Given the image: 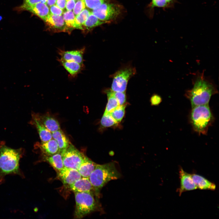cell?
<instances>
[{"label": "cell", "mask_w": 219, "mask_h": 219, "mask_svg": "<svg viewBox=\"0 0 219 219\" xmlns=\"http://www.w3.org/2000/svg\"><path fill=\"white\" fill-rule=\"evenodd\" d=\"M203 72H197L192 79L193 87L186 91L185 96L189 100L192 108L209 104L211 96L218 93L217 86Z\"/></svg>", "instance_id": "1"}, {"label": "cell", "mask_w": 219, "mask_h": 219, "mask_svg": "<svg viewBox=\"0 0 219 219\" xmlns=\"http://www.w3.org/2000/svg\"><path fill=\"white\" fill-rule=\"evenodd\" d=\"M23 153L21 149H14L5 145L0 146V184L9 174L23 176L19 168V162Z\"/></svg>", "instance_id": "2"}, {"label": "cell", "mask_w": 219, "mask_h": 219, "mask_svg": "<svg viewBox=\"0 0 219 219\" xmlns=\"http://www.w3.org/2000/svg\"><path fill=\"white\" fill-rule=\"evenodd\" d=\"M121 176L115 163L111 162L102 165L97 164L89 178L94 189L95 194L99 195L103 187L110 180L117 179Z\"/></svg>", "instance_id": "3"}, {"label": "cell", "mask_w": 219, "mask_h": 219, "mask_svg": "<svg viewBox=\"0 0 219 219\" xmlns=\"http://www.w3.org/2000/svg\"><path fill=\"white\" fill-rule=\"evenodd\" d=\"M190 122L193 130L199 134L206 135L214 120L209 104L192 108Z\"/></svg>", "instance_id": "4"}, {"label": "cell", "mask_w": 219, "mask_h": 219, "mask_svg": "<svg viewBox=\"0 0 219 219\" xmlns=\"http://www.w3.org/2000/svg\"><path fill=\"white\" fill-rule=\"evenodd\" d=\"M75 218L81 219L95 211L97 207V202L94 193L88 192H75Z\"/></svg>", "instance_id": "5"}, {"label": "cell", "mask_w": 219, "mask_h": 219, "mask_svg": "<svg viewBox=\"0 0 219 219\" xmlns=\"http://www.w3.org/2000/svg\"><path fill=\"white\" fill-rule=\"evenodd\" d=\"M136 73L135 68L130 64L122 66L114 73L109 76L113 79L111 89L115 92L126 91L129 80Z\"/></svg>", "instance_id": "6"}, {"label": "cell", "mask_w": 219, "mask_h": 219, "mask_svg": "<svg viewBox=\"0 0 219 219\" xmlns=\"http://www.w3.org/2000/svg\"><path fill=\"white\" fill-rule=\"evenodd\" d=\"M121 10L120 5L107 2L93 9L91 12L99 19L107 23L115 19Z\"/></svg>", "instance_id": "7"}, {"label": "cell", "mask_w": 219, "mask_h": 219, "mask_svg": "<svg viewBox=\"0 0 219 219\" xmlns=\"http://www.w3.org/2000/svg\"><path fill=\"white\" fill-rule=\"evenodd\" d=\"M61 154L64 167L77 170L86 157L71 144Z\"/></svg>", "instance_id": "8"}, {"label": "cell", "mask_w": 219, "mask_h": 219, "mask_svg": "<svg viewBox=\"0 0 219 219\" xmlns=\"http://www.w3.org/2000/svg\"><path fill=\"white\" fill-rule=\"evenodd\" d=\"M57 177L64 185L69 187L82 177L77 169L64 167L57 172Z\"/></svg>", "instance_id": "9"}, {"label": "cell", "mask_w": 219, "mask_h": 219, "mask_svg": "<svg viewBox=\"0 0 219 219\" xmlns=\"http://www.w3.org/2000/svg\"><path fill=\"white\" fill-rule=\"evenodd\" d=\"M179 177L180 186L178 191L179 196L184 192L197 189L193 180L191 175L185 171L182 167L179 168Z\"/></svg>", "instance_id": "10"}, {"label": "cell", "mask_w": 219, "mask_h": 219, "mask_svg": "<svg viewBox=\"0 0 219 219\" xmlns=\"http://www.w3.org/2000/svg\"><path fill=\"white\" fill-rule=\"evenodd\" d=\"M85 49V47L79 49L67 51L58 49L57 52L61 56L60 58L64 60L83 64V55Z\"/></svg>", "instance_id": "11"}, {"label": "cell", "mask_w": 219, "mask_h": 219, "mask_svg": "<svg viewBox=\"0 0 219 219\" xmlns=\"http://www.w3.org/2000/svg\"><path fill=\"white\" fill-rule=\"evenodd\" d=\"M44 21L49 27L54 31L65 32L69 29L62 15H56L50 13Z\"/></svg>", "instance_id": "12"}, {"label": "cell", "mask_w": 219, "mask_h": 219, "mask_svg": "<svg viewBox=\"0 0 219 219\" xmlns=\"http://www.w3.org/2000/svg\"><path fill=\"white\" fill-rule=\"evenodd\" d=\"M57 61L69 73L71 78H74L85 68L84 64L72 61L64 60L58 58Z\"/></svg>", "instance_id": "13"}, {"label": "cell", "mask_w": 219, "mask_h": 219, "mask_svg": "<svg viewBox=\"0 0 219 219\" xmlns=\"http://www.w3.org/2000/svg\"><path fill=\"white\" fill-rule=\"evenodd\" d=\"M69 187L74 192H88L95 194L94 189L89 178L82 177Z\"/></svg>", "instance_id": "14"}, {"label": "cell", "mask_w": 219, "mask_h": 219, "mask_svg": "<svg viewBox=\"0 0 219 219\" xmlns=\"http://www.w3.org/2000/svg\"><path fill=\"white\" fill-rule=\"evenodd\" d=\"M193 180L197 188L201 190H214L216 188V185L203 177L197 174H191Z\"/></svg>", "instance_id": "15"}, {"label": "cell", "mask_w": 219, "mask_h": 219, "mask_svg": "<svg viewBox=\"0 0 219 219\" xmlns=\"http://www.w3.org/2000/svg\"><path fill=\"white\" fill-rule=\"evenodd\" d=\"M39 147L44 156H51L59 152L57 143L53 138L46 142H42Z\"/></svg>", "instance_id": "16"}, {"label": "cell", "mask_w": 219, "mask_h": 219, "mask_svg": "<svg viewBox=\"0 0 219 219\" xmlns=\"http://www.w3.org/2000/svg\"><path fill=\"white\" fill-rule=\"evenodd\" d=\"M36 116L51 133L61 129L58 121L54 117L46 115Z\"/></svg>", "instance_id": "17"}, {"label": "cell", "mask_w": 219, "mask_h": 219, "mask_svg": "<svg viewBox=\"0 0 219 219\" xmlns=\"http://www.w3.org/2000/svg\"><path fill=\"white\" fill-rule=\"evenodd\" d=\"M33 123L36 127L42 142H44L52 139V133L44 126L36 115L33 116Z\"/></svg>", "instance_id": "18"}, {"label": "cell", "mask_w": 219, "mask_h": 219, "mask_svg": "<svg viewBox=\"0 0 219 219\" xmlns=\"http://www.w3.org/2000/svg\"><path fill=\"white\" fill-rule=\"evenodd\" d=\"M51 133L52 138L57 143L59 152L61 153L67 148L71 143L65 134L61 129Z\"/></svg>", "instance_id": "19"}, {"label": "cell", "mask_w": 219, "mask_h": 219, "mask_svg": "<svg viewBox=\"0 0 219 219\" xmlns=\"http://www.w3.org/2000/svg\"><path fill=\"white\" fill-rule=\"evenodd\" d=\"M97 164L86 156L77 169L82 177L89 178Z\"/></svg>", "instance_id": "20"}, {"label": "cell", "mask_w": 219, "mask_h": 219, "mask_svg": "<svg viewBox=\"0 0 219 219\" xmlns=\"http://www.w3.org/2000/svg\"><path fill=\"white\" fill-rule=\"evenodd\" d=\"M25 10L32 12L44 20L50 13L49 7L46 4L40 2L27 8Z\"/></svg>", "instance_id": "21"}, {"label": "cell", "mask_w": 219, "mask_h": 219, "mask_svg": "<svg viewBox=\"0 0 219 219\" xmlns=\"http://www.w3.org/2000/svg\"><path fill=\"white\" fill-rule=\"evenodd\" d=\"M44 160L48 162L58 172L64 167L62 155L58 152L51 156H44Z\"/></svg>", "instance_id": "22"}, {"label": "cell", "mask_w": 219, "mask_h": 219, "mask_svg": "<svg viewBox=\"0 0 219 219\" xmlns=\"http://www.w3.org/2000/svg\"><path fill=\"white\" fill-rule=\"evenodd\" d=\"M104 92L107 95L108 102L104 114L109 113L120 105L116 98L114 96L112 91L111 89L106 88L104 90Z\"/></svg>", "instance_id": "23"}, {"label": "cell", "mask_w": 219, "mask_h": 219, "mask_svg": "<svg viewBox=\"0 0 219 219\" xmlns=\"http://www.w3.org/2000/svg\"><path fill=\"white\" fill-rule=\"evenodd\" d=\"M86 9H84L78 15L75 16V28L83 30V25L91 13Z\"/></svg>", "instance_id": "24"}, {"label": "cell", "mask_w": 219, "mask_h": 219, "mask_svg": "<svg viewBox=\"0 0 219 219\" xmlns=\"http://www.w3.org/2000/svg\"><path fill=\"white\" fill-rule=\"evenodd\" d=\"M106 23V22L98 19L91 12L83 24V26H84L86 29L89 30Z\"/></svg>", "instance_id": "25"}, {"label": "cell", "mask_w": 219, "mask_h": 219, "mask_svg": "<svg viewBox=\"0 0 219 219\" xmlns=\"http://www.w3.org/2000/svg\"><path fill=\"white\" fill-rule=\"evenodd\" d=\"M63 16L67 27L69 29L75 28V16L72 10H67L63 13Z\"/></svg>", "instance_id": "26"}, {"label": "cell", "mask_w": 219, "mask_h": 219, "mask_svg": "<svg viewBox=\"0 0 219 219\" xmlns=\"http://www.w3.org/2000/svg\"><path fill=\"white\" fill-rule=\"evenodd\" d=\"M126 106L119 105L109 113L117 123L121 121L124 116Z\"/></svg>", "instance_id": "27"}, {"label": "cell", "mask_w": 219, "mask_h": 219, "mask_svg": "<svg viewBox=\"0 0 219 219\" xmlns=\"http://www.w3.org/2000/svg\"><path fill=\"white\" fill-rule=\"evenodd\" d=\"M117 124L109 113H104L100 120L101 125L104 127L116 126Z\"/></svg>", "instance_id": "28"}, {"label": "cell", "mask_w": 219, "mask_h": 219, "mask_svg": "<svg viewBox=\"0 0 219 219\" xmlns=\"http://www.w3.org/2000/svg\"><path fill=\"white\" fill-rule=\"evenodd\" d=\"M108 0H84L85 6L91 9H93L104 3L107 2Z\"/></svg>", "instance_id": "29"}, {"label": "cell", "mask_w": 219, "mask_h": 219, "mask_svg": "<svg viewBox=\"0 0 219 219\" xmlns=\"http://www.w3.org/2000/svg\"><path fill=\"white\" fill-rule=\"evenodd\" d=\"M155 7L161 8L164 9L170 8L166 0H151V9H153Z\"/></svg>", "instance_id": "30"}, {"label": "cell", "mask_w": 219, "mask_h": 219, "mask_svg": "<svg viewBox=\"0 0 219 219\" xmlns=\"http://www.w3.org/2000/svg\"><path fill=\"white\" fill-rule=\"evenodd\" d=\"M112 93L114 96L117 99L120 105L122 106L125 105L127 100L126 91L121 92H115L112 91Z\"/></svg>", "instance_id": "31"}, {"label": "cell", "mask_w": 219, "mask_h": 219, "mask_svg": "<svg viewBox=\"0 0 219 219\" xmlns=\"http://www.w3.org/2000/svg\"><path fill=\"white\" fill-rule=\"evenodd\" d=\"M84 0H78L76 2L73 9V12L76 16L85 8Z\"/></svg>", "instance_id": "32"}, {"label": "cell", "mask_w": 219, "mask_h": 219, "mask_svg": "<svg viewBox=\"0 0 219 219\" xmlns=\"http://www.w3.org/2000/svg\"><path fill=\"white\" fill-rule=\"evenodd\" d=\"M24 2L20 7L21 10H25L26 9L40 2V0H23Z\"/></svg>", "instance_id": "33"}, {"label": "cell", "mask_w": 219, "mask_h": 219, "mask_svg": "<svg viewBox=\"0 0 219 219\" xmlns=\"http://www.w3.org/2000/svg\"><path fill=\"white\" fill-rule=\"evenodd\" d=\"M162 101V97L157 94H153L151 97L150 101L152 106H157Z\"/></svg>", "instance_id": "34"}, {"label": "cell", "mask_w": 219, "mask_h": 219, "mask_svg": "<svg viewBox=\"0 0 219 219\" xmlns=\"http://www.w3.org/2000/svg\"><path fill=\"white\" fill-rule=\"evenodd\" d=\"M50 7V13L53 15L61 16L62 15L63 13V10L55 5H53Z\"/></svg>", "instance_id": "35"}, {"label": "cell", "mask_w": 219, "mask_h": 219, "mask_svg": "<svg viewBox=\"0 0 219 219\" xmlns=\"http://www.w3.org/2000/svg\"><path fill=\"white\" fill-rule=\"evenodd\" d=\"M76 3L75 0H66L65 8L67 10H72Z\"/></svg>", "instance_id": "36"}, {"label": "cell", "mask_w": 219, "mask_h": 219, "mask_svg": "<svg viewBox=\"0 0 219 219\" xmlns=\"http://www.w3.org/2000/svg\"><path fill=\"white\" fill-rule=\"evenodd\" d=\"M66 0H57L56 5L62 10L65 8Z\"/></svg>", "instance_id": "37"}, {"label": "cell", "mask_w": 219, "mask_h": 219, "mask_svg": "<svg viewBox=\"0 0 219 219\" xmlns=\"http://www.w3.org/2000/svg\"><path fill=\"white\" fill-rule=\"evenodd\" d=\"M57 0H47L46 5L48 7L56 4Z\"/></svg>", "instance_id": "38"}, {"label": "cell", "mask_w": 219, "mask_h": 219, "mask_svg": "<svg viewBox=\"0 0 219 219\" xmlns=\"http://www.w3.org/2000/svg\"><path fill=\"white\" fill-rule=\"evenodd\" d=\"M169 5L170 8H173L174 7V6L175 4L178 2L177 0H166Z\"/></svg>", "instance_id": "39"}, {"label": "cell", "mask_w": 219, "mask_h": 219, "mask_svg": "<svg viewBox=\"0 0 219 219\" xmlns=\"http://www.w3.org/2000/svg\"><path fill=\"white\" fill-rule=\"evenodd\" d=\"M47 0H40V2L46 4Z\"/></svg>", "instance_id": "40"}, {"label": "cell", "mask_w": 219, "mask_h": 219, "mask_svg": "<svg viewBox=\"0 0 219 219\" xmlns=\"http://www.w3.org/2000/svg\"><path fill=\"white\" fill-rule=\"evenodd\" d=\"M75 0V1H77L78 0Z\"/></svg>", "instance_id": "41"}]
</instances>
